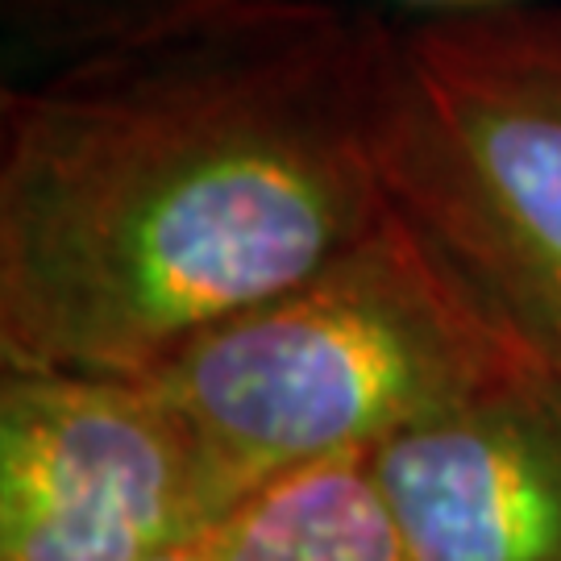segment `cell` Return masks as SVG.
Masks as SVG:
<instances>
[{
    "mask_svg": "<svg viewBox=\"0 0 561 561\" xmlns=\"http://www.w3.org/2000/svg\"><path fill=\"white\" fill-rule=\"evenodd\" d=\"M412 561H561V370L524 362L370 449Z\"/></svg>",
    "mask_w": 561,
    "mask_h": 561,
    "instance_id": "cell-5",
    "label": "cell"
},
{
    "mask_svg": "<svg viewBox=\"0 0 561 561\" xmlns=\"http://www.w3.org/2000/svg\"><path fill=\"white\" fill-rule=\"evenodd\" d=\"M528 358L396 208L341 259L146 375L201 445L225 516L259 486L370 454Z\"/></svg>",
    "mask_w": 561,
    "mask_h": 561,
    "instance_id": "cell-2",
    "label": "cell"
},
{
    "mask_svg": "<svg viewBox=\"0 0 561 561\" xmlns=\"http://www.w3.org/2000/svg\"><path fill=\"white\" fill-rule=\"evenodd\" d=\"M433 4H491V0H433Z\"/></svg>",
    "mask_w": 561,
    "mask_h": 561,
    "instance_id": "cell-9",
    "label": "cell"
},
{
    "mask_svg": "<svg viewBox=\"0 0 561 561\" xmlns=\"http://www.w3.org/2000/svg\"><path fill=\"white\" fill-rule=\"evenodd\" d=\"M225 520L192 428L150 379L0 375V561H150Z\"/></svg>",
    "mask_w": 561,
    "mask_h": 561,
    "instance_id": "cell-4",
    "label": "cell"
},
{
    "mask_svg": "<svg viewBox=\"0 0 561 561\" xmlns=\"http://www.w3.org/2000/svg\"><path fill=\"white\" fill-rule=\"evenodd\" d=\"M271 0H4L9 34L46 59L67 62L113 42L154 34L180 21L213 18Z\"/></svg>",
    "mask_w": 561,
    "mask_h": 561,
    "instance_id": "cell-7",
    "label": "cell"
},
{
    "mask_svg": "<svg viewBox=\"0 0 561 561\" xmlns=\"http://www.w3.org/2000/svg\"><path fill=\"white\" fill-rule=\"evenodd\" d=\"M208 537L217 561H412L370 454L312 461L266 482Z\"/></svg>",
    "mask_w": 561,
    "mask_h": 561,
    "instance_id": "cell-6",
    "label": "cell"
},
{
    "mask_svg": "<svg viewBox=\"0 0 561 561\" xmlns=\"http://www.w3.org/2000/svg\"><path fill=\"white\" fill-rule=\"evenodd\" d=\"M375 154L391 208L561 370V4L391 30Z\"/></svg>",
    "mask_w": 561,
    "mask_h": 561,
    "instance_id": "cell-3",
    "label": "cell"
},
{
    "mask_svg": "<svg viewBox=\"0 0 561 561\" xmlns=\"http://www.w3.org/2000/svg\"><path fill=\"white\" fill-rule=\"evenodd\" d=\"M150 561H217V549H213V537H201V541L180 545V549H171V553L150 558Z\"/></svg>",
    "mask_w": 561,
    "mask_h": 561,
    "instance_id": "cell-8",
    "label": "cell"
},
{
    "mask_svg": "<svg viewBox=\"0 0 561 561\" xmlns=\"http://www.w3.org/2000/svg\"><path fill=\"white\" fill-rule=\"evenodd\" d=\"M387 25L271 0L59 62L0 113V362L146 379L391 208Z\"/></svg>",
    "mask_w": 561,
    "mask_h": 561,
    "instance_id": "cell-1",
    "label": "cell"
}]
</instances>
